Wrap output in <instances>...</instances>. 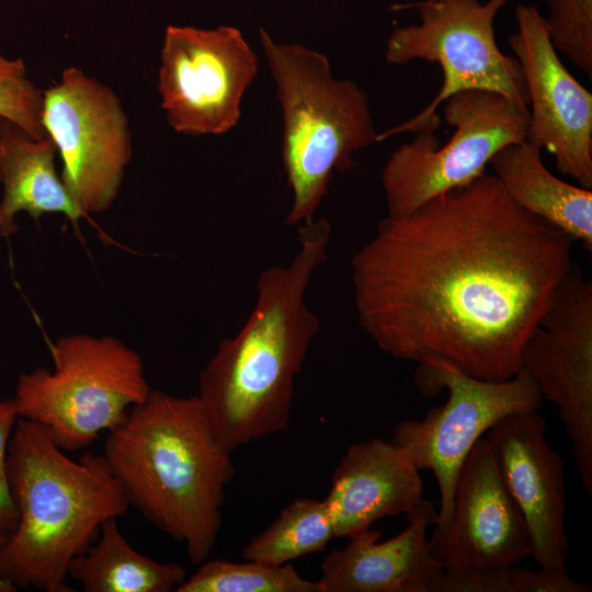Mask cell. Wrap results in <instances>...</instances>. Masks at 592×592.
Here are the masks:
<instances>
[{"instance_id": "obj_27", "label": "cell", "mask_w": 592, "mask_h": 592, "mask_svg": "<svg viewBox=\"0 0 592 592\" xmlns=\"http://www.w3.org/2000/svg\"><path fill=\"white\" fill-rule=\"evenodd\" d=\"M429 592H512L506 574L470 570L442 569L431 582Z\"/></svg>"}, {"instance_id": "obj_12", "label": "cell", "mask_w": 592, "mask_h": 592, "mask_svg": "<svg viewBox=\"0 0 592 592\" xmlns=\"http://www.w3.org/2000/svg\"><path fill=\"white\" fill-rule=\"evenodd\" d=\"M520 362L543 400L558 407L582 483L592 494V284L577 264L556 288Z\"/></svg>"}, {"instance_id": "obj_6", "label": "cell", "mask_w": 592, "mask_h": 592, "mask_svg": "<svg viewBox=\"0 0 592 592\" xmlns=\"http://www.w3.org/2000/svg\"><path fill=\"white\" fill-rule=\"evenodd\" d=\"M49 351L53 369L21 374L12 400L19 418L39 424L65 452L116 428L151 391L141 356L117 338L72 333Z\"/></svg>"}, {"instance_id": "obj_4", "label": "cell", "mask_w": 592, "mask_h": 592, "mask_svg": "<svg viewBox=\"0 0 592 592\" xmlns=\"http://www.w3.org/2000/svg\"><path fill=\"white\" fill-rule=\"evenodd\" d=\"M8 480L18 524L0 545V579L15 589L70 592L72 559L118 519L127 494L104 456L73 460L37 423L19 418L7 456Z\"/></svg>"}, {"instance_id": "obj_14", "label": "cell", "mask_w": 592, "mask_h": 592, "mask_svg": "<svg viewBox=\"0 0 592 592\" xmlns=\"http://www.w3.org/2000/svg\"><path fill=\"white\" fill-rule=\"evenodd\" d=\"M429 544L443 569L506 574L532 556L526 523L485 437L463 463L451 517L444 526H434Z\"/></svg>"}, {"instance_id": "obj_16", "label": "cell", "mask_w": 592, "mask_h": 592, "mask_svg": "<svg viewBox=\"0 0 592 592\" xmlns=\"http://www.w3.org/2000/svg\"><path fill=\"white\" fill-rule=\"evenodd\" d=\"M436 517L434 504L423 499L395 536L380 542V532L371 528L353 535L323 558L317 580L321 592H429L443 569L426 536Z\"/></svg>"}, {"instance_id": "obj_28", "label": "cell", "mask_w": 592, "mask_h": 592, "mask_svg": "<svg viewBox=\"0 0 592 592\" xmlns=\"http://www.w3.org/2000/svg\"><path fill=\"white\" fill-rule=\"evenodd\" d=\"M7 534L8 533L0 531V545L5 540ZM13 591H16L14 587H12L7 581L0 579V592H13Z\"/></svg>"}, {"instance_id": "obj_21", "label": "cell", "mask_w": 592, "mask_h": 592, "mask_svg": "<svg viewBox=\"0 0 592 592\" xmlns=\"http://www.w3.org/2000/svg\"><path fill=\"white\" fill-rule=\"evenodd\" d=\"M334 537L332 517L325 499H294L241 550L247 560L285 565L323 551Z\"/></svg>"}, {"instance_id": "obj_22", "label": "cell", "mask_w": 592, "mask_h": 592, "mask_svg": "<svg viewBox=\"0 0 592 592\" xmlns=\"http://www.w3.org/2000/svg\"><path fill=\"white\" fill-rule=\"evenodd\" d=\"M174 592H321L318 581L301 577L289 562L205 560Z\"/></svg>"}, {"instance_id": "obj_15", "label": "cell", "mask_w": 592, "mask_h": 592, "mask_svg": "<svg viewBox=\"0 0 592 592\" xmlns=\"http://www.w3.org/2000/svg\"><path fill=\"white\" fill-rule=\"evenodd\" d=\"M501 479L526 523L532 556L544 568L565 569V463L546 437L539 411L511 413L485 437Z\"/></svg>"}, {"instance_id": "obj_3", "label": "cell", "mask_w": 592, "mask_h": 592, "mask_svg": "<svg viewBox=\"0 0 592 592\" xmlns=\"http://www.w3.org/2000/svg\"><path fill=\"white\" fill-rule=\"evenodd\" d=\"M102 455L129 504L183 544L192 563L207 560L236 470L198 398L151 390L109 432Z\"/></svg>"}, {"instance_id": "obj_18", "label": "cell", "mask_w": 592, "mask_h": 592, "mask_svg": "<svg viewBox=\"0 0 592 592\" xmlns=\"http://www.w3.org/2000/svg\"><path fill=\"white\" fill-rule=\"evenodd\" d=\"M57 153L47 135L34 138L18 124L0 117V235H13L15 216L27 213L37 220L45 214H62L75 225L88 217L72 200L55 168Z\"/></svg>"}, {"instance_id": "obj_2", "label": "cell", "mask_w": 592, "mask_h": 592, "mask_svg": "<svg viewBox=\"0 0 592 592\" xmlns=\"http://www.w3.org/2000/svg\"><path fill=\"white\" fill-rule=\"evenodd\" d=\"M298 226L297 253L288 265L261 272L246 323L219 343L200 374L196 397L231 453L288 428L295 377L320 329L305 295L327 258L331 226L315 217Z\"/></svg>"}, {"instance_id": "obj_7", "label": "cell", "mask_w": 592, "mask_h": 592, "mask_svg": "<svg viewBox=\"0 0 592 592\" xmlns=\"http://www.w3.org/2000/svg\"><path fill=\"white\" fill-rule=\"evenodd\" d=\"M510 0H421L396 8H414L420 22L396 26L386 41L385 60L407 65L414 60L439 64L443 82L437 94L418 114L377 133L376 141L402 133L440 127L439 106L468 90L501 93L528 106L523 72L514 56L503 54L494 36V19Z\"/></svg>"}, {"instance_id": "obj_5", "label": "cell", "mask_w": 592, "mask_h": 592, "mask_svg": "<svg viewBox=\"0 0 592 592\" xmlns=\"http://www.w3.org/2000/svg\"><path fill=\"white\" fill-rule=\"evenodd\" d=\"M260 43L283 113L282 160L292 190L287 226L315 217L334 172L354 166V155L377 143L365 90L333 77L328 58L300 44Z\"/></svg>"}, {"instance_id": "obj_1", "label": "cell", "mask_w": 592, "mask_h": 592, "mask_svg": "<svg viewBox=\"0 0 592 592\" xmlns=\"http://www.w3.org/2000/svg\"><path fill=\"white\" fill-rule=\"evenodd\" d=\"M573 242L483 173L378 223L351 259L358 322L397 360L509 379L573 264Z\"/></svg>"}, {"instance_id": "obj_8", "label": "cell", "mask_w": 592, "mask_h": 592, "mask_svg": "<svg viewBox=\"0 0 592 592\" xmlns=\"http://www.w3.org/2000/svg\"><path fill=\"white\" fill-rule=\"evenodd\" d=\"M454 128L441 145L435 129H421L394 150L380 182L387 216H406L433 197L470 184L504 147L526 139L528 106L501 93L462 91L444 102Z\"/></svg>"}, {"instance_id": "obj_9", "label": "cell", "mask_w": 592, "mask_h": 592, "mask_svg": "<svg viewBox=\"0 0 592 592\" xmlns=\"http://www.w3.org/2000/svg\"><path fill=\"white\" fill-rule=\"evenodd\" d=\"M414 383L426 397L446 389L447 400L421 420L397 423L391 442L420 470H432L440 493L433 526L441 527L451 517L458 473L474 445L504 417L539 411L543 398L523 367L509 379L492 382L473 377L445 361H429L417 364Z\"/></svg>"}, {"instance_id": "obj_11", "label": "cell", "mask_w": 592, "mask_h": 592, "mask_svg": "<svg viewBox=\"0 0 592 592\" xmlns=\"http://www.w3.org/2000/svg\"><path fill=\"white\" fill-rule=\"evenodd\" d=\"M258 57L234 26L166 29L158 70L161 107L170 127L189 136L220 135L240 119Z\"/></svg>"}, {"instance_id": "obj_26", "label": "cell", "mask_w": 592, "mask_h": 592, "mask_svg": "<svg viewBox=\"0 0 592 592\" xmlns=\"http://www.w3.org/2000/svg\"><path fill=\"white\" fill-rule=\"evenodd\" d=\"M512 592H590L591 587L578 582L566 569L544 568L531 570L517 565L509 569Z\"/></svg>"}, {"instance_id": "obj_10", "label": "cell", "mask_w": 592, "mask_h": 592, "mask_svg": "<svg viewBox=\"0 0 592 592\" xmlns=\"http://www.w3.org/2000/svg\"><path fill=\"white\" fill-rule=\"evenodd\" d=\"M42 124L61 159L60 178L88 216L115 202L133 156L128 117L106 84L69 66L43 90Z\"/></svg>"}, {"instance_id": "obj_20", "label": "cell", "mask_w": 592, "mask_h": 592, "mask_svg": "<svg viewBox=\"0 0 592 592\" xmlns=\"http://www.w3.org/2000/svg\"><path fill=\"white\" fill-rule=\"evenodd\" d=\"M98 535L68 569V577L86 592H169L186 578L180 563L160 562L135 550L117 519L105 521Z\"/></svg>"}, {"instance_id": "obj_25", "label": "cell", "mask_w": 592, "mask_h": 592, "mask_svg": "<svg viewBox=\"0 0 592 592\" xmlns=\"http://www.w3.org/2000/svg\"><path fill=\"white\" fill-rule=\"evenodd\" d=\"M18 419L13 400H0V531L5 533L14 530L19 519L7 473L8 445Z\"/></svg>"}, {"instance_id": "obj_29", "label": "cell", "mask_w": 592, "mask_h": 592, "mask_svg": "<svg viewBox=\"0 0 592 592\" xmlns=\"http://www.w3.org/2000/svg\"><path fill=\"white\" fill-rule=\"evenodd\" d=\"M0 179H1V175H0Z\"/></svg>"}, {"instance_id": "obj_23", "label": "cell", "mask_w": 592, "mask_h": 592, "mask_svg": "<svg viewBox=\"0 0 592 592\" xmlns=\"http://www.w3.org/2000/svg\"><path fill=\"white\" fill-rule=\"evenodd\" d=\"M544 16L557 52L592 79V0H547Z\"/></svg>"}, {"instance_id": "obj_17", "label": "cell", "mask_w": 592, "mask_h": 592, "mask_svg": "<svg viewBox=\"0 0 592 592\" xmlns=\"http://www.w3.org/2000/svg\"><path fill=\"white\" fill-rule=\"evenodd\" d=\"M325 500L334 537L350 538L376 521L412 512L423 500V480L401 447L375 437L348 447Z\"/></svg>"}, {"instance_id": "obj_19", "label": "cell", "mask_w": 592, "mask_h": 592, "mask_svg": "<svg viewBox=\"0 0 592 592\" xmlns=\"http://www.w3.org/2000/svg\"><path fill=\"white\" fill-rule=\"evenodd\" d=\"M528 140L511 144L490 161L510 198L592 251V190L562 181L544 164Z\"/></svg>"}, {"instance_id": "obj_24", "label": "cell", "mask_w": 592, "mask_h": 592, "mask_svg": "<svg viewBox=\"0 0 592 592\" xmlns=\"http://www.w3.org/2000/svg\"><path fill=\"white\" fill-rule=\"evenodd\" d=\"M43 90L27 77L22 58L0 55V117L18 124L34 138L47 136L42 124Z\"/></svg>"}, {"instance_id": "obj_13", "label": "cell", "mask_w": 592, "mask_h": 592, "mask_svg": "<svg viewBox=\"0 0 592 592\" xmlns=\"http://www.w3.org/2000/svg\"><path fill=\"white\" fill-rule=\"evenodd\" d=\"M514 16L509 44L531 105L526 140L549 151L561 174L591 190L592 93L561 62L537 4L516 5Z\"/></svg>"}]
</instances>
